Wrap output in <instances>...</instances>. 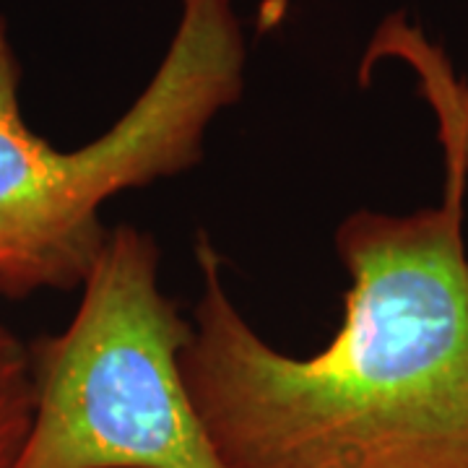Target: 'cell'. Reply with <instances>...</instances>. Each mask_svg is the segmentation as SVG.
<instances>
[{
	"instance_id": "cell-5",
	"label": "cell",
	"mask_w": 468,
	"mask_h": 468,
	"mask_svg": "<svg viewBox=\"0 0 468 468\" xmlns=\"http://www.w3.org/2000/svg\"><path fill=\"white\" fill-rule=\"evenodd\" d=\"M385 42H388V50H393L417 66L419 76L430 89V97L435 100L440 115L445 120L448 146L458 151L468 172V89H461L452 81L442 55L432 50L417 32L401 27L399 32H388Z\"/></svg>"
},
{
	"instance_id": "cell-2",
	"label": "cell",
	"mask_w": 468,
	"mask_h": 468,
	"mask_svg": "<svg viewBox=\"0 0 468 468\" xmlns=\"http://www.w3.org/2000/svg\"><path fill=\"white\" fill-rule=\"evenodd\" d=\"M146 229H107L60 334L29 349L34 419L16 468H224L183 378L193 325Z\"/></svg>"
},
{
	"instance_id": "cell-3",
	"label": "cell",
	"mask_w": 468,
	"mask_h": 468,
	"mask_svg": "<svg viewBox=\"0 0 468 468\" xmlns=\"http://www.w3.org/2000/svg\"><path fill=\"white\" fill-rule=\"evenodd\" d=\"M21 66L0 18V294L79 289L107 227L110 159L100 144L60 151L21 115Z\"/></svg>"
},
{
	"instance_id": "cell-1",
	"label": "cell",
	"mask_w": 468,
	"mask_h": 468,
	"mask_svg": "<svg viewBox=\"0 0 468 468\" xmlns=\"http://www.w3.org/2000/svg\"><path fill=\"white\" fill-rule=\"evenodd\" d=\"M448 175L435 208H359L338 224L346 307L310 356L252 328L198 234L183 378L224 468H468V172L452 149Z\"/></svg>"
},
{
	"instance_id": "cell-4",
	"label": "cell",
	"mask_w": 468,
	"mask_h": 468,
	"mask_svg": "<svg viewBox=\"0 0 468 468\" xmlns=\"http://www.w3.org/2000/svg\"><path fill=\"white\" fill-rule=\"evenodd\" d=\"M34 419L29 349L0 325V468H16Z\"/></svg>"
}]
</instances>
